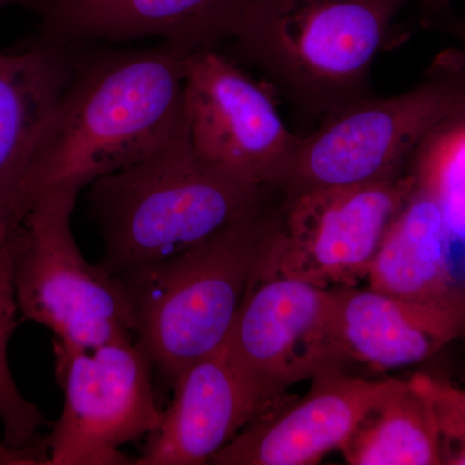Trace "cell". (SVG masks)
<instances>
[{
	"instance_id": "6da1fadb",
	"label": "cell",
	"mask_w": 465,
	"mask_h": 465,
	"mask_svg": "<svg viewBox=\"0 0 465 465\" xmlns=\"http://www.w3.org/2000/svg\"><path fill=\"white\" fill-rule=\"evenodd\" d=\"M193 51L173 42L87 45L30 162L21 192L24 219L43 195L82 191L158 152L182 124Z\"/></svg>"
},
{
	"instance_id": "7a4b0ae2",
	"label": "cell",
	"mask_w": 465,
	"mask_h": 465,
	"mask_svg": "<svg viewBox=\"0 0 465 465\" xmlns=\"http://www.w3.org/2000/svg\"><path fill=\"white\" fill-rule=\"evenodd\" d=\"M90 186V210L105 243L100 264L118 277L206 241L277 193L202 159L189 140L185 110L158 152Z\"/></svg>"
},
{
	"instance_id": "3957f363",
	"label": "cell",
	"mask_w": 465,
	"mask_h": 465,
	"mask_svg": "<svg viewBox=\"0 0 465 465\" xmlns=\"http://www.w3.org/2000/svg\"><path fill=\"white\" fill-rule=\"evenodd\" d=\"M278 213L273 200L191 249L119 277L134 339L171 387L224 345Z\"/></svg>"
},
{
	"instance_id": "277c9868",
	"label": "cell",
	"mask_w": 465,
	"mask_h": 465,
	"mask_svg": "<svg viewBox=\"0 0 465 465\" xmlns=\"http://www.w3.org/2000/svg\"><path fill=\"white\" fill-rule=\"evenodd\" d=\"M406 2L252 0L232 42L299 106L327 118L370 96L372 64Z\"/></svg>"
},
{
	"instance_id": "5b68a950",
	"label": "cell",
	"mask_w": 465,
	"mask_h": 465,
	"mask_svg": "<svg viewBox=\"0 0 465 465\" xmlns=\"http://www.w3.org/2000/svg\"><path fill=\"white\" fill-rule=\"evenodd\" d=\"M464 110L465 52H448L411 90L357 101L300 137L278 192L358 185L402 173L424 140Z\"/></svg>"
},
{
	"instance_id": "8992f818",
	"label": "cell",
	"mask_w": 465,
	"mask_h": 465,
	"mask_svg": "<svg viewBox=\"0 0 465 465\" xmlns=\"http://www.w3.org/2000/svg\"><path fill=\"white\" fill-rule=\"evenodd\" d=\"M79 189L43 195L8 241L18 311L54 332V344L94 349L134 341V316L118 275L79 251L72 215Z\"/></svg>"
},
{
	"instance_id": "52a82bcc",
	"label": "cell",
	"mask_w": 465,
	"mask_h": 465,
	"mask_svg": "<svg viewBox=\"0 0 465 465\" xmlns=\"http://www.w3.org/2000/svg\"><path fill=\"white\" fill-rule=\"evenodd\" d=\"M414 188L406 167L376 182L281 193L277 224L259 268L323 289L357 286Z\"/></svg>"
},
{
	"instance_id": "ba28073f",
	"label": "cell",
	"mask_w": 465,
	"mask_h": 465,
	"mask_svg": "<svg viewBox=\"0 0 465 465\" xmlns=\"http://www.w3.org/2000/svg\"><path fill=\"white\" fill-rule=\"evenodd\" d=\"M54 345L65 405L42 440L47 465L134 464L121 449L155 432L164 412L145 349L136 341L87 351Z\"/></svg>"
},
{
	"instance_id": "9c48e42d",
	"label": "cell",
	"mask_w": 465,
	"mask_h": 465,
	"mask_svg": "<svg viewBox=\"0 0 465 465\" xmlns=\"http://www.w3.org/2000/svg\"><path fill=\"white\" fill-rule=\"evenodd\" d=\"M183 110L193 149L208 163L278 192L296 148L271 94L215 48L189 54Z\"/></svg>"
},
{
	"instance_id": "30bf717a",
	"label": "cell",
	"mask_w": 465,
	"mask_h": 465,
	"mask_svg": "<svg viewBox=\"0 0 465 465\" xmlns=\"http://www.w3.org/2000/svg\"><path fill=\"white\" fill-rule=\"evenodd\" d=\"M260 259V258H259ZM332 289L255 266L224 348L232 362L269 397L339 367L332 335Z\"/></svg>"
},
{
	"instance_id": "8fae6325",
	"label": "cell",
	"mask_w": 465,
	"mask_h": 465,
	"mask_svg": "<svg viewBox=\"0 0 465 465\" xmlns=\"http://www.w3.org/2000/svg\"><path fill=\"white\" fill-rule=\"evenodd\" d=\"M391 379L370 381L341 367L312 378L305 396L282 401L251 421L211 459L217 465H313L341 450Z\"/></svg>"
},
{
	"instance_id": "7c38bea8",
	"label": "cell",
	"mask_w": 465,
	"mask_h": 465,
	"mask_svg": "<svg viewBox=\"0 0 465 465\" xmlns=\"http://www.w3.org/2000/svg\"><path fill=\"white\" fill-rule=\"evenodd\" d=\"M173 388V402L134 465L210 463L251 421L282 401L247 378L224 345L186 367Z\"/></svg>"
},
{
	"instance_id": "4fadbf2b",
	"label": "cell",
	"mask_w": 465,
	"mask_h": 465,
	"mask_svg": "<svg viewBox=\"0 0 465 465\" xmlns=\"http://www.w3.org/2000/svg\"><path fill=\"white\" fill-rule=\"evenodd\" d=\"M252 0H52L35 38L65 45L158 38L192 50L232 42Z\"/></svg>"
},
{
	"instance_id": "5bb4252c",
	"label": "cell",
	"mask_w": 465,
	"mask_h": 465,
	"mask_svg": "<svg viewBox=\"0 0 465 465\" xmlns=\"http://www.w3.org/2000/svg\"><path fill=\"white\" fill-rule=\"evenodd\" d=\"M85 47L34 38L24 50L0 54V244L23 224L30 162Z\"/></svg>"
},
{
	"instance_id": "9a60e30c",
	"label": "cell",
	"mask_w": 465,
	"mask_h": 465,
	"mask_svg": "<svg viewBox=\"0 0 465 465\" xmlns=\"http://www.w3.org/2000/svg\"><path fill=\"white\" fill-rule=\"evenodd\" d=\"M332 291V335L339 356L375 371L415 365L465 333V304L410 302L371 287Z\"/></svg>"
},
{
	"instance_id": "2e32d148",
	"label": "cell",
	"mask_w": 465,
	"mask_h": 465,
	"mask_svg": "<svg viewBox=\"0 0 465 465\" xmlns=\"http://www.w3.org/2000/svg\"><path fill=\"white\" fill-rule=\"evenodd\" d=\"M451 243L439 204L415 183L382 237L367 283L410 302L465 304V291L452 277Z\"/></svg>"
},
{
	"instance_id": "e0dca14e",
	"label": "cell",
	"mask_w": 465,
	"mask_h": 465,
	"mask_svg": "<svg viewBox=\"0 0 465 465\" xmlns=\"http://www.w3.org/2000/svg\"><path fill=\"white\" fill-rule=\"evenodd\" d=\"M341 451L351 465L443 464L432 402L411 381L391 379Z\"/></svg>"
},
{
	"instance_id": "ac0fdd59",
	"label": "cell",
	"mask_w": 465,
	"mask_h": 465,
	"mask_svg": "<svg viewBox=\"0 0 465 465\" xmlns=\"http://www.w3.org/2000/svg\"><path fill=\"white\" fill-rule=\"evenodd\" d=\"M407 171L439 204L451 242H465V110L424 140Z\"/></svg>"
},
{
	"instance_id": "d6986e66",
	"label": "cell",
	"mask_w": 465,
	"mask_h": 465,
	"mask_svg": "<svg viewBox=\"0 0 465 465\" xmlns=\"http://www.w3.org/2000/svg\"><path fill=\"white\" fill-rule=\"evenodd\" d=\"M17 312L12 251L5 242L0 244V419L5 427L3 442L25 449L41 445L38 432L47 420L18 391L9 367L8 344L17 327Z\"/></svg>"
},
{
	"instance_id": "ffe728a7",
	"label": "cell",
	"mask_w": 465,
	"mask_h": 465,
	"mask_svg": "<svg viewBox=\"0 0 465 465\" xmlns=\"http://www.w3.org/2000/svg\"><path fill=\"white\" fill-rule=\"evenodd\" d=\"M410 381L432 402L443 442L465 439V390L428 374H416Z\"/></svg>"
},
{
	"instance_id": "44dd1931",
	"label": "cell",
	"mask_w": 465,
	"mask_h": 465,
	"mask_svg": "<svg viewBox=\"0 0 465 465\" xmlns=\"http://www.w3.org/2000/svg\"><path fill=\"white\" fill-rule=\"evenodd\" d=\"M47 451L45 446L16 449L0 442V465H47Z\"/></svg>"
},
{
	"instance_id": "7402d4cb",
	"label": "cell",
	"mask_w": 465,
	"mask_h": 465,
	"mask_svg": "<svg viewBox=\"0 0 465 465\" xmlns=\"http://www.w3.org/2000/svg\"><path fill=\"white\" fill-rule=\"evenodd\" d=\"M427 21L433 26L439 27L443 32L451 34L465 48V21L455 16L452 12L445 9V5H439L437 0L430 2V9L428 12Z\"/></svg>"
},
{
	"instance_id": "603a6c76",
	"label": "cell",
	"mask_w": 465,
	"mask_h": 465,
	"mask_svg": "<svg viewBox=\"0 0 465 465\" xmlns=\"http://www.w3.org/2000/svg\"><path fill=\"white\" fill-rule=\"evenodd\" d=\"M50 2L52 0H0V8L11 5H24L26 7L33 8L34 11H38L39 8Z\"/></svg>"
}]
</instances>
